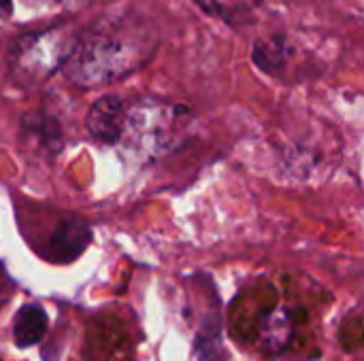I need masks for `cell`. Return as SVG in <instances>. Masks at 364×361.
<instances>
[{
    "label": "cell",
    "mask_w": 364,
    "mask_h": 361,
    "mask_svg": "<svg viewBox=\"0 0 364 361\" xmlns=\"http://www.w3.org/2000/svg\"><path fill=\"white\" fill-rule=\"evenodd\" d=\"M158 43V28L147 17L132 11L102 15L75 38L62 70L79 87H98L145 66Z\"/></svg>",
    "instance_id": "obj_1"
},
{
    "label": "cell",
    "mask_w": 364,
    "mask_h": 361,
    "mask_svg": "<svg viewBox=\"0 0 364 361\" xmlns=\"http://www.w3.org/2000/svg\"><path fill=\"white\" fill-rule=\"evenodd\" d=\"M179 111V106L156 98L136 100L130 109H126L122 138L139 155H158L173 143Z\"/></svg>",
    "instance_id": "obj_2"
},
{
    "label": "cell",
    "mask_w": 364,
    "mask_h": 361,
    "mask_svg": "<svg viewBox=\"0 0 364 361\" xmlns=\"http://www.w3.org/2000/svg\"><path fill=\"white\" fill-rule=\"evenodd\" d=\"M75 40L62 28L26 34L15 43L13 70L26 81H43L64 66Z\"/></svg>",
    "instance_id": "obj_3"
},
{
    "label": "cell",
    "mask_w": 364,
    "mask_h": 361,
    "mask_svg": "<svg viewBox=\"0 0 364 361\" xmlns=\"http://www.w3.org/2000/svg\"><path fill=\"white\" fill-rule=\"evenodd\" d=\"M126 121V102L119 96L98 98L85 117L87 132L100 143H119Z\"/></svg>",
    "instance_id": "obj_4"
},
{
    "label": "cell",
    "mask_w": 364,
    "mask_h": 361,
    "mask_svg": "<svg viewBox=\"0 0 364 361\" xmlns=\"http://www.w3.org/2000/svg\"><path fill=\"white\" fill-rule=\"evenodd\" d=\"M92 240V230L87 223L79 217L62 219L55 228V232L49 238V257L58 262H70L77 255L85 251V247Z\"/></svg>",
    "instance_id": "obj_5"
},
{
    "label": "cell",
    "mask_w": 364,
    "mask_h": 361,
    "mask_svg": "<svg viewBox=\"0 0 364 361\" xmlns=\"http://www.w3.org/2000/svg\"><path fill=\"white\" fill-rule=\"evenodd\" d=\"M294 336V317L286 306H277L262 315L258 323V343L267 353H282Z\"/></svg>",
    "instance_id": "obj_6"
},
{
    "label": "cell",
    "mask_w": 364,
    "mask_h": 361,
    "mask_svg": "<svg viewBox=\"0 0 364 361\" xmlns=\"http://www.w3.org/2000/svg\"><path fill=\"white\" fill-rule=\"evenodd\" d=\"M47 332V313L36 304H26L17 311L13 319V338L17 347L28 349L41 343Z\"/></svg>",
    "instance_id": "obj_7"
},
{
    "label": "cell",
    "mask_w": 364,
    "mask_h": 361,
    "mask_svg": "<svg viewBox=\"0 0 364 361\" xmlns=\"http://www.w3.org/2000/svg\"><path fill=\"white\" fill-rule=\"evenodd\" d=\"M288 53H290V47L286 43V36L275 34L271 38L256 40L252 57H254V62H256V66L260 70H264L269 74H275L286 66Z\"/></svg>",
    "instance_id": "obj_8"
},
{
    "label": "cell",
    "mask_w": 364,
    "mask_h": 361,
    "mask_svg": "<svg viewBox=\"0 0 364 361\" xmlns=\"http://www.w3.org/2000/svg\"><path fill=\"white\" fill-rule=\"evenodd\" d=\"M207 15L220 17L226 23H243L250 13L241 0H194Z\"/></svg>",
    "instance_id": "obj_9"
},
{
    "label": "cell",
    "mask_w": 364,
    "mask_h": 361,
    "mask_svg": "<svg viewBox=\"0 0 364 361\" xmlns=\"http://www.w3.org/2000/svg\"><path fill=\"white\" fill-rule=\"evenodd\" d=\"M11 13H13V2L11 0H0V19L11 17Z\"/></svg>",
    "instance_id": "obj_10"
}]
</instances>
